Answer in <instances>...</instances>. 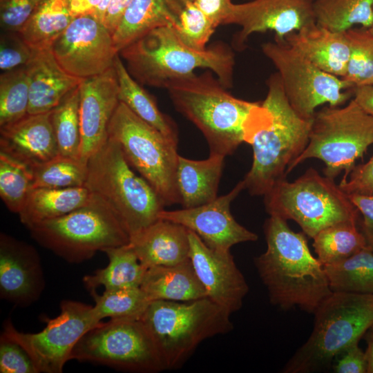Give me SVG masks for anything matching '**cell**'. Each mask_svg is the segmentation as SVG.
Listing matches in <instances>:
<instances>
[{"mask_svg":"<svg viewBox=\"0 0 373 373\" xmlns=\"http://www.w3.org/2000/svg\"><path fill=\"white\" fill-rule=\"evenodd\" d=\"M266 251L254 259L271 303L288 310L298 306L314 313L333 292L324 266L311 253L305 234L287 220L270 216L265 222Z\"/></svg>","mask_w":373,"mask_h":373,"instance_id":"2","label":"cell"},{"mask_svg":"<svg viewBox=\"0 0 373 373\" xmlns=\"http://www.w3.org/2000/svg\"><path fill=\"white\" fill-rule=\"evenodd\" d=\"M314 0H251L233 3L224 25L240 30L233 36L235 48L241 50L252 34L273 31L275 39L284 41L292 33L316 23Z\"/></svg>","mask_w":373,"mask_h":373,"instance_id":"16","label":"cell"},{"mask_svg":"<svg viewBox=\"0 0 373 373\" xmlns=\"http://www.w3.org/2000/svg\"><path fill=\"white\" fill-rule=\"evenodd\" d=\"M140 288L151 301L186 302L207 297L190 258L175 265L149 267Z\"/></svg>","mask_w":373,"mask_h":373,"instance_id":"25","label":"cell"},{"mask_svg":"<svg viewBox=\"0 0 373 373\" xmlns=\"http://www.w3.org/2000/svg\"><path fill=\"white\" fill-rule=\"evenodd\" d=\"M61 313L48 319L46 326L37 333L17 330L10 320L2 334L17 342L30 355L39 372L60 373L71 360L73 350L80 338L102 321L93 306L74 300H63Z\"/></svg>","mask_w":373,"mask_h":373,"instance_id":"14","label":"cell"},{"mask_svg":"<svg viewBox=\"0 0 373 373\" xmlns=\"http://www.w3.org/2000/svg\"><path fill=\"white\" fill-rule=\"evenodd\" d=\"M324 269L332 291L373 294V251L369 247Z\"/></svg>","mask_w":373,"mask_h":373,"instance_id":"34","label":"cell"},{"mask_svg":"<svg viewBox=\"0 0 373 373\" xmlns=\"http://www.w3.org/2000/svg\"><path fill=\"white\" fill-rule=\"evenodd\" d=\"M361 217V232L373 251V195H348Z\"/></svg>","mask_w":373,"mask_h":373,"instance_id":"47","label":"cell"},{"mask_svg":"<svg viewBox=\"0 0 373 373\" xmlns=\"http://www.w3.org/2000/svg\"><path fill=\"white\" fill-rule=\"evenodd\" d=\"M372 144L373 117L353 98L344 106H325L316 112L308 144L287 173L316 158L325 164L324 175L334 180L343 171L345 178Z\"/></svg>","mask_w":373,"mask_h":373,"instance_id":"10","label":"cell"},{"mask_svg":"<svg viewBox=\"0 0 373 373\" xmlns=\"http://www.w3.org/2000/svg\"><path fill=\"white\" fill-rule=\"evenodd\" d=\"M108 137L117 142L128 163L150 184L164 206L180 202L176 182L177 143L120 102L109 124Z\"/></svg>","mask_w":373,"mask_h":373,"instance_id":"11","label":"cell"},{"mask_svg":"<svg viewBox=\"0 0 373 373\" xmlns=\"http://www.w3.org/2000/svg\"><path fill=\"white\" fill-rule=\"evenodd\" d=\"M51 121L59 155L80 160L82 137L79 86L51 111Z\"/></svg>","mask_w":373,"mask_h":373,"instance_id":"35","label":"cell"},{"mask_svg":"<svg viewBox=\"0 0 373 373\" xmlns=\"http://www.w3.org/2000/svg\"><path fill=\"white\" fill-rule=\"evenodd\" d=\"M352 90L354 101L373 117V84L354 87Z\"/></svg>","mask_w":373,"mask_h":373,"instance_id":"50","label":"cell"},{"mask_svg":"<svg viewBox=\"0 0 373 373\" xmlns=\"http://www.w3.org/2000/svg\"><path fill=\"white\" fill-rule=\"evenodd\" d=\"M231 313L208 297L152 300L140 320L153 337L166 370L180 367L204 340L233 329Z\"/></svg>","mask_w":373,"mask_h":373,"instance_id":"7","label":"cell"},{"mask_svg":"<svg viewBox=\"0 0 373 373\" xmlns=\"http://www.w3.org/2000/svg\"><path fill=\"white\" fill-rule=\"evenodd\" d=\"M68 8L74 17L82 15H93L100 3V0H66Z\"/></svg>","mask_w":373,"mask_h":373,"instance_id":"51","label":"cell"},{"mask_svg":"<svg viewBox=\"0 0 373 373\" xmlns=\"http://www.w3.org/2000/svg\"><path fill=\"white\" fill-rule=\"evenodd\" d=\"M245 189L239 182L226 195L198 207L175 211L163 210L159 218L183 225L196 233L209 248L219 251H230L232 246L256 241L258 236L240 224L233 217L230 205L240 192Z\"/></svg>","mask_w":373,"mask_h":373,"instance_id":"17","label":"cell"},{"mask_svg":"<svg viewBox=\"0 0 373 373\" xmlns=\"http://www.w3.org/2000/svg\"><path fill=\"white\" fill-rule=\"evenodd\" d=\"M367 30H369V32H370L371 34L373 35V23H372V25L371 26V27L369 28Z\"/></svg>","mask_w":373,"mask_h":373,"instance_id":"54","label":"cell"},{"mask_svg":"<svg viewBox=\"0 0 373 373\" xmlns=\"http://www.w3.org/2000/svg\"><path fill=\"white\" fill-rule=\"evenodd\" d=\"M45 0H0L1 32H19Z\"/></svg>","mask_w":373,"mask_h":373,"instance_id":"43","label":"cell"},{"mask_svg":"<svg viewBox=\"0 0 373 373\" xmlns=\"http://www.w3.org/2000/svg\"><path fill=\"white\" fill-rule=\"evenodd\" d=\"M129 244L147 268L175 265L189 258V229L162 218L131 236Z\"/></svg>","mask_w":373,"mask_h":373,"instance_id":"22","label":"cell"},{"mask_svg":"<svg viewBox=\"0 0 373 373\" xmlns=\"http://www.w3.org/2000/svg\"><path fill=\"white\" fill-rule=\"evenodd\" d=\"M26 69L29 77L28 114L52 111L82 82L62 69L50 49L36 51Z\"/></svg>","mask_w":373,"mask_h":373,"instance_id":"24","label":"cell"},{"mask_svg":"<svg viewBox=\"0 0 373 373\" xmlns=\"http://www.w3.org/2000/svg\"><path fill=\"white\" fill-rule=\"evenodd\" d=\"M50 50L65 72L82 81L112 68L118 54L112 35L90 15L75 17Z\"/></svg>","mask_w":373,"mask_h":373,"instance_id":"15","label":"cell"},{"mask_svg":"<svg viewBox=\"0 0 373 373\" xmlns=\"http://www.w3.org/2000/svg\"><path fill=\"white\" fill-rule=\"evenodd\" d=\"M28 229L39 245L73 263L88 260L98 251L130 242L120 220L94 194L86 205Z\"/></svg>","mask_w":373,"mask_h":373,"instance_id":"9","label":"cell"},{"mask_svg":"<svg viewBox=\"0 0 373 373\" xmlns=\"http://www.w3.org/2000/svg\"><path fill=\"white\" fill-rule=\"evenodd\" d=\"M133 0H111L102 23L113 35L122 17Z\"/></svg>","mask_w":373,"mask_h":373,"instance_id":"49","label":"cell"},{"mask_svg":"<svg viewBox=\"0 0 373 373\" xmlns=\"http://www.w3.org/2000/svg\"><path fill=\"white\" fill-rule=\"evenodd\" d=\"M95 300L93 309L102 321L110 319H140L151 300L140 287L104 290L102 295L90 291Z\"/></svg>","mask_w":373,"mask_h":373,"instance_id":"36","label":"cell"},{"mask_svg":"<svg viewBox=\"0 0 373 373\" xmlns=\"http://www.w3.org/2000/svg\"><path fill=\"white\" fill-rule=\"evenodd\" d=\"M285 40L322 70L341 78L345 75L350 51L345 31H333L314 23Z\"/></svg>","mask_w":373,"mask_h":373,"instance_id":"23","label":"cell"},{"mask_svg":"<svg viewBox=\"0 0 373 373\" xmlns=\"http://www.w3.org/2000/svg\"><path fill=\"white\" fill-rule=\"evenodd\" d=\"M93 193L86 187L68 189L33 188L18 213L27 227L61 217L79 209L91 200Z\"/></svg>","mask_w":373,"mask_h":373,"instance_id":"27","label":"cell"},{"mask_svg":"<svg viewBox=\"0 0 373 373\" xmlns=\"http://www.w3.org/2000/svg\"><path fill=\"white\" fill-rule=\"evenodd\" d=\"M71 359L133 372L166 370L153 337L140 319L101 322L77 342Z\"/></svg>","mask_w":373,"mask_h":373,"instance_id":"12","label":"cell"},{"mask_svg":"<svg viewBox=\"0 0 373 373\" xmlns=\"http://www.w3.org/2000/svg\"><path fill=\"white\" fill-rule=\"evenodd\" d=\"M265 99L247 124L244 142L253 149V162L243 180L254 195H265L281 180L307 146L313 119L300 115L289 104L279 75L267 80Z\"/></svg>","mask_w":373,"mask_h":373,"instance_id":"1","label":"cell"},{"mask_svg":"<svg viewBox=\"0 0 373 373\" xmlns=\"http://www.w3.org/2000/svg\"><path fill=\"white\" fill-rule=\"evenodd\" d=\"M270 216L292 220L309 238L341 222H357L359 213L334 180L308 169L293 182L280 180L265 195Z\"/></svg>","mask_w":373,"mask_h":373,"instance_id":"8","label":"cell"},{"mask_svg":"<svg viewBox=\"0 0 373 373\" xmlns=\"http://www.w3.org/2000/svg\"><path fill=\"white\" fill-rule=\"evenodd\" d=\"M313 330L283 368L285 373L328 370L373 325V294L333 291L314 313Z\"/></svg>","mask_w":373,"mask_h":373,"instance_id":"5","label":"cell"},{"mask_svg":"<svg viewBox=\"0 0 373 373\" xmlns=\"http://www.w3.org/2000/svg\"><path fill=\"white\" fill-rule=\"evenodd\" d=\"M119 100L144 122L178 144V133L174 122L159 109L153 97L129 73L119 53L114 61Z\"/></svg>","mask_w":373,"mask_h":373,"instance_id":"29","label":"cell"},{"mask_svg":"<svg viewBox=\"0 0 373 373\" xmlns=\"http://www.w3.org/2000/svg\"><path fill=\"white\" fill-rule=\"evenodd\" d=\"M332 369L336 373H367L366 354L358 343L343 350L334 360Z\"/></svg>","mask_w":373,"mask_h":373,"instance_id":"46","label":"cell"},{"mask_svg":"<svg viewBox=\"0 0 373 373\" xmlns=\"http://www.w3.org/2000/svg\"><path fill=\"white\" fill-rule=\"evenodd\" d=\"M356 223L336 224L323 229L313 238V247L323 266L341 262L368 247Z\"/></svg>","mask_w":373,"mask_h":373,"instance_id":"32","label":"cell"},{"mask_svg":"<svg viewBox=\"0 0 373 373\" xmlns=\"http://www.w3.org/2000/svg\"><path fill=\"white\" fill-rule=\"evenodd\" d=\"M33 188L68 189L85 186L87 164L58 155L32 168Z\"/></svg>","mask_w":373,"mask_h":373,"instance_id":"38","label":"cell"},{"mask_svg":"<svg viewBox=\"0 0 373 373\" xmlns=\"http://www.w3.org/2000/svg\"><path fill=\"white\" fill-rule=\"evenodd\" d=\"M175 19L173 29L189 46L204 50L216 28L197 7L194 0H166Z\"/></svg>","mask_w":373,"mask_h":373,"instance_id":"37","label":"cell"},{"mask_svg":"<svg viewBox=\"0 0 373 373\" xmlns=\"http://www.w3.org/2000/svg\"><path fill=\"white\" fill-rule=\"evenodd\" d=\"M194 2L216 28L224 25L233 5L231 0H194Z\"/></svg>","mask_w":373,"mask_h":373,"instance_id":"48","label":"cell"},{"mask_svg":"<svg viewBox=\"0 0 373 373\" xmlns=\"http://www.w3.org/2000/svg\"><path fill=\"white\" fill-rule=\"evenodd\" d=\"M39 255L31 245L4 233L0 235V295L26 307L35 302L44 288Z\"/></svg>","mask_w":373,"mask_h":373,"instance_id":"20","label":"cell"},{"mask_svg":"<svg viewBox=\"0 0 373 373\" xmlns=\"http://www.w3.org/2000/svg\"><path fill=\"white\" fill-rule=\"evenodd\" d=\"M367 342L365 352L367 361V373H373V325L365 334Z\"/></svg>","mask_w":373,"mask_h":373,"instance_id":"52","label":"cell"},{"mask_svg":"<svg viewBox=\"0 0 373 373\" xmlns=\"http://www.w3.org/2000/svg\"><path fill=\"white\" fill-rule=\"evenodd\" d=\"M313 9L316 23L336 32L373 23V0H314Z\"/></svg>","mask_w":373,"mask_h":373,"instance_id":"33","label":"cell"},{"mask_svg":"<svg viewBox=\"0 0 373 373\" xmlns=\"http://www.w3.org/2000/svg\"><path fill=\"white\" fill-rule=\"evenodd\" d=\"M102 251L108 258V265L83 278L89 291L99 286H103L105 290L140 287L148 268L140 262L129 242Z\"/></svg>","mask_w":373,"mask_h":373,"instance_id":"30","label":"cell"},{"mask_svg":"<svg viewBox=\"0 0 373 373\" xmlns=\"http://www.w3.org/2000/svg\"><path fill=\"white\" fill-rule=\"evenodd\" d=\"M110 1L111 0H100V3L95 14L94 17L102 23L103 22L104 15Z\"/></svg>","mask_w":373,"mask_h":373,"instance_id":"53","label":"cell"},{"mask_svg":"<svg viewBox=\"0 0 373 373\" xmlns=\"http://www.w3.org/2000/svg\"><path fill=\"white\" fill-rule=\"evenodd\" d=\"M85 186L110 207L130 238L156 221L164 210L153 188L135 173L119 145L109 137L87 162Z\"/></svg>","mask_w":373,"mask_h":373,"instance_id":"6","label":"cell"},{"mask_svg":"<svg viewBox=\"0 0 373 373\" xmlns=\"http://www.w3.org/2000/svg\"><path fill=\"white\" fill-rule=\"evenodd\" d=\"M338 185L347 195H373V155L367 162L355 165Z\"/></svg>","mask_w":373,"mask_h":373,"instance_id":"45","label":"cell"},{"mask_svg":"<svg viewBox=\"0 0 373 373\" xmlns=\"http://www.w3.org/2000/svg\"><path fill=\"white\" fill-rule=\"evenodd\" d=\"M224 157L210 154L206 160H193L179 155L176 182L183 208L203 205L217 198Z\"/></svg>","mask_w":373,"mask_h":373,"instance_id":"26","label":"cell"},{"mask_svg":"<svg viewBox=\"0 0 373 373\" xmlns=\"http://www.w3.org/2000/svg\"><path fill=\"white\" fill-rule=\"evenodd\" d=\"M345 32L350 51L343 79L352 88L373 84V35L361 27Z\"/></svg>","mask_w":373,"mask_h":373,"instance_id":"41","label":"cell"},{"mask_svg":"<svg viewBox=\"0 0 373 373\" xmlns=\"http://www.w3.org/2000/svg\"><path fill=\"white\" fill-rule=\"evenodd\" d=\"M36 50L30 47L18 32H1L0 37V69L10 71L26 66Z\"/></svg>","mask_w":373,"mask_h":373,"instance_id":"42","label":"cell"},{"mask_svg":"<svg viewBox=\"0 0 373 373\" xmlns=\"http://www.w3.org/2000/svg\"><path fill=\"white\" fill-rule=\"evenodd\" d=\"M262 50L277 69L289 104L302 117L313 119L319 106H341L352 96L348 82L318 68L285 40L266 42Z\"/></svg>","mask_w":373,"mask_h":373,"instance_id":"13","label":"cell"},{"mask_svg":"<svg viewBox=\"0 0 373 373\" xmlns=\"http://www.w3.org/2000/svg\"><path fill=\"white\" fill-rule=\"evenodd\" d=\"M176 19L166 0H133L113 34L117 52L150 31L160 27L175 28Z\"/></svg>","mask_w":373,"mask_h":373,"instance_id":"28","label":"cell"},{"mask_svg":"<svg viewBox=\"0 0 373 373\" xmlns=\"http://www.w3.org/2000/svg\"><path fill=\"white\" fill-rule=\"evenodd\" d=\"M29 77L26 66L0 75V127L14 123L28 114Z\"/></svg>","mask_w":373,"mask_h":373,"instance_id":"39","label":"cell"},{"mask_svg":"<svg viewBox=\"0 0 373 373\" xmlns=\"http://www.w3.org/2000/svg\"><path fill=\"white\" fill-rule=\"evenodd\" d=\"M0 152L30 168L59 155L51 111L28 113L19 120L0 127Z\"/></svg>","mask_w":373,"mask_h":373,"instance_id":"21","label":"cell"},{"mask_svg":"<svg viewBox=\"0 0 373 373\" xmlns=\"http://www.w3.org/2000/svg\"><path fill=\"white\" fill-rule=\"evenodd\" d=\"M213 75L209 70L195 73L164 88L176 110L202 132L210 154L226 157L245 142L246 126L260 102L236 97Z\"/></svg>","mask_w":373,"mask_h":373,"instance_id":"4","label":"cell"},{"mask_svg":"<svg viewBox=\"0 0 373 373\" xmlns=\"http://www.w3.org/2000/svg\"><path fill=\"white\" fill-rule=\"evenodd\" d=\"M74 18L66 0H45L18 33L36 51L50 49Z\"/></svg>","mask_w":373,"mask_h":373,"instance_id":"31","label":"cell"},{"mask_svg":"<svg viewBox=\"0 0 373 373\" xmlns=\"http://www.w3.org/2000/svg\"><path fill=\"white\" fill-rule=\"evenodd\" d=\"M189 238V258L207 297L231 314L238 311L249 286L231 252L209 248L190 230Z\"/></svg>","mask_w":373,"mask_h":373,"instance_id":"18","label":"cell"},{"mask_svg":"<svg viewBox=\"0 0 373 373\" xmlns=\"http://www.w3.org/2000/svg\"><path fill=\"white\" fill-rule=\"evenodd\" d=\"M131 76L140 84L164 88L191 77L197 68L211 70L227 89L233 86L235 56L217 42L204 50L186 45L171 27L155 28L119 52Z\"/></svg>","mask_w":373,"mask_h":373,"instance_id":"3","label":"cell"},{"mask_svg":"<svg viewBox=\"0 0 373 373\" xmlns=\"http://www.w3.org/2000/svg\"><path fill=\"white\" fill-rule=\"evenodd\" d=\"M32 185V168L0 152V197L8 210L21 211Z\"/></svg>","mask_w":373,"mask_h":373,"instance_id":"40","label":"cell"},{"mask_svg":"<svg viewBox=\"0 0 373 373\" xmlns=\"http://www.w3.org/2000/svg\"><path fill=\"white\" fill-rule=\"evenodd\" d=\"M0 372L39 373L28 352L3 334L0 338Z\"/></svg>","mask_w":373,"mask_h":373,"instance_id":"44","label":"cell"},{"mask_svg":"<svg viewBox=\"0 0 373 373\" xmlns=\"http://www.w3.org/2000/svg\"><path fill=\"white\" fill-rule=\"evenodd\" d=\"M79 88L80 160L87 164L89 157L108 140L109 124L119 103L114 66L97 76L82 80Z\"/></svg>","mask_w":373,"mask_h":373,"instance_id":"19","label":"cell"}]
</instances>
